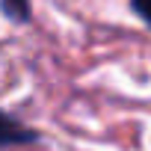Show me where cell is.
I'll list each match as a JSON object with an SVG mask.
<instances>
[{"label":"cell","instance_id":"1","mask_svg":"<svg viewBox=\"0 0 151 151\" xmlns=\"http://www.w3.org/2000/svg\"><path fill=\"white\" fill-rule=\"evenodd\" d=\"M39 142V133L33 127H27L24 122H18L15 116L0 110V148H12V145H30Z\"/></svg>","mask_w":151,"mask_h":151},{"label":"cell","instance_id":"2","mask_svg":"<svg viewBox=\"0 0 151 151\" xmlns=\"http://www.w3.org/2000/svg\"><path fill=\"white\" fill-rule=\"evenodd\" d=\"M0 9L15 24H27L30 21V0H0Z\"/></svg>","mask_w":151,"mask_h":151},{"label":"cell","instance_id":"3","mask_svg":"<svg viewBox=\"0 0 151 151\" xmlns=\"http://www.w3.org/2000/svg\"><path fill=\"white\" fill-rule=\"evenodd\" d=\"M130 6H133V12L151 27V0H130Z\"/></svg>","mask_w":151,"mask_h":151}]
</instances>
